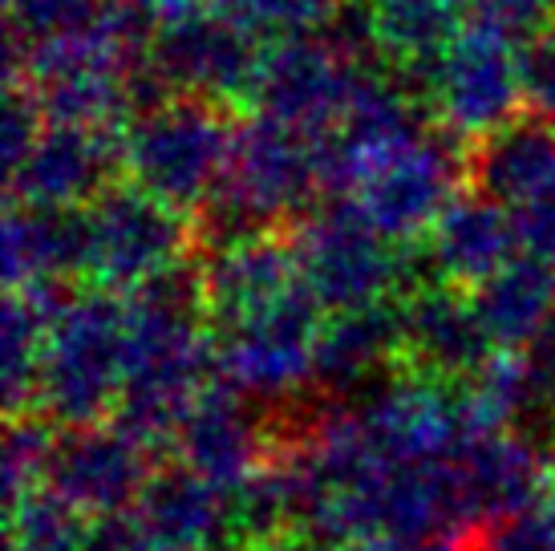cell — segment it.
<instances>
[{"label": "cell", "instance_id": "cell-30", "mask_svg": "<svg viewBox=\"0 0 555 551\" xmlns=\"http://www.w3.org/2000/svg\"><path fill=\"white\" fill-rule=\"evenodd\" d=\"M466 13V25L475 29H491L507 41H527L535 29L547 25L555 13V0H459Z\"/></svg>", "mask_w": 555, "mask_h": 551}, {"label": "cell", "instance_id": "cell-18", "mask_svg": "<svg viewBox=\"0 0 555 551\" xmlns=\"http://www.w3.org/2000/svg\"><path fill=\"white\" fill-rule=\"evenodd\" d=\"M146 551H232V499L191 466H163L130 507Z\"/></svg>", "mask_w": 555, "mask_h": 551}, {"label": "cell", "instance_id": "cell-12", "mask_svg": "<svg viewBox=\"0 0 555 551\" xmlns=\"http://www.w3.org/2000/svg\"><path fill=\"white\" fill-rule=\"evenodd\" d=\"M450 475L459 495L466 539L482 527L535 507L552 478V454L519 430L475 434L450 454Z\"/></svg>", "mask_w": 555, "mask_h": 551}, {"label": "cell", "instance_id": "cell-28", "mask_svg": "<svg viewBox=\"0 0 555 551\" xmlns=\"http://www.w3.org/2000/svg\"><path fill=\"white\" fill-rule=\"evenodd\" d=\"M0 154H4V175H13L29 151L37 146V138L46 134V110L37 102L29 81H9L4 93V118H0Z\"/></svg>", "mask_w": 555, "mask_h": 551}, {"label": "cell", "instance_id": "cell-14", "mask_svg": "<svg viewBox=\"0 0 555 551\" xmlns=\"http://www.w3.org/2000/svg\"><path fill=\"white\" fill-rule=\"evenodd\" d=\"M118 179H126L122 134L81 130V126H46L29 158L9 175V203L90 207Z\"/></svg>", "mask_w": 555, "mask_h": 551}, {"label": "cell", "instance_id": "cell-36", "mask_svg": "<svg viewBox=\"0 0 555 551\" xmlns=\"http://www.w3.org/2000/svg\"><path fill=\"white\" fill-rule=\"evenodd\" d=\"M547 503L555 507V450H552V478H547Z\"/></svg>", "mask_w": 555, "mask_h": 551}, {"label": "cell", "instance_id": "cell-19", "mask_svg": "<svg viewBox=\"0 0 555 551\" xmlns=\"http://www.w3.org/2000/svg\"><path fill=\"white\" fill-rule=\"evenodd\" d=\"M463 187L511 212L555 191V123L519 110L511 123L466 138Z\"/></svg>", "mask_w": 555, "mask_h": 551}, {"label": "cell", "instance_id": "cell-26", "mask_svg": "<svg viewBox=\"0 0 555 551\" xmlns=\"http://www.w3.org/2000/svg\"><path fill=\"white\" fill-rule=\"evenodd\" d=\"M86 527L90 515L57 490L37 487L9 507V551H81Z\"/></svg>", "mask_w": 555, "mask_h": 551}, {"label": "cell", "instance_id": "cell-16", "mask_svg": "<svg viewBox=\"0 0 555 551\" xmlns=\"http://www.w3.org/2000/svg\"><path fill=\"white\" fill-rule=\"evenodd\" d=\"M401 357H405L401 296L328 312L312 349V389L321 398H353L373 382H382Z\"/></svg>", "mask_w": 555, "mask_h": 551}, {"label": "cell", "instance_id": "cell-9", "mask_svg": "<svg viewBox=\"0 0 555 551\" xmlns=\"http://www.w3.org/2000/svg\"><path fill=\"white\" fill-rule=\"evenodd\" d=\"M151 65L175 93L207 98L219 106H240V102H251L256 93L263 46L256 33L240 29L216 9H203L158 33Z\"/></svg>", "mask_w": 555, "mask_h": 551}, {"label": "cell", "instance_id": "cell-2", "mask_svg": "<svg viewBox=\"0 0 555 551\" xmlns=\"http://www.w3.org/2000/svg\"><path fill=\"white\" fill-rule=\"evenodd\" d=\"M235 130L232 106L175 93L122 130L126 179L175 212L195 215L232 163Z\"/></svg>", "mask_w": 555, "mask_h": 551}, {"label": "cell", "instance_id": "cell-34", "mask_svg": "<svg viewBox=\"0 0 555 551\" xmlns=\"http://www.w3.org/2000/svg\"><path fill=\"white\" fill-rule=\"evenodd\" d=\"M276 551H463L459 539H417V543H401V539H353V543H324V539H293Z\"/></svg>", "mask_w": 555, "mask_h": 551}, {"label": "cell", "instance_id": "cell-22", "mask_svg": "<svg viewBox=\"0 0 555 551\" xmlns=\"http://www.w3.org/2000/svg\"><path fill=\"white\" fill-rule=\"evenodd\" d=\"M90 256V219L86 207H33L9 203L4 215V284L21 289L33 280H69L86 276Z\"/></svg>", "mask_w": 555, "mask_h": 551}, {"label": "cell", "instance_id": "cell-10", "mask_svg": "<svg viewBox=\"0 0 555 551\" xmlns=\"http://www.w3.org/2000/svg\"><path fill=\"white\" fill-rule=\"evenodd\" d=\"M434 118L463 138H478L524 110L519 46L491 29L466 25L442 53L430 90Z\"/></svg>", "mask_w": 555, "mask_h": 551}, {"label": "cell", "instance_id": "cell-5", "mask_svg": "<svg viewBox=\"0 0 555 551\" xmlns=\"http://www.w3.org/2000/svg\"><path fill=\"white\" fill-rule=\"evenodd\" d=\"M90 256L86 280L106 292H134L170 264L186 260L195 231L183 212L167 207L130 179H118L86 207Z\"/></svg>", "mask_w": 555, "mask_h": 551}, {"label": "cell", "instance_id": "cell-7", "mask_svg": "<svg viewBox=\"0 0 555 551\" xmlns=\"http://www.w3.org/2000/svg\"><path fill=\"white\" fill-rule=\"evenodd\" d=\"M219 187L244 203L268 231H288L324 200L312 138L268 114L240 123L232 163Z\"/></svg>", "mask_w": 555, "mask_h": 551}, {"label": "cell", "instance_id": "cell-25", "mask_svg": "<svg viewBox=\"0 0 555 551\" xmlns=\"http://www.w3.org/2000/svg\"><path fill=\"white\" fill-rule=\"evenodd\" d=\"M102 9L106 0H9V77L21 74L29 49L98 29Z\"/></svg>", "mask_w": 555, "mask_h": 551}, {"label": "cell", "instance_id": "cell-4", "mask_svg": "<svg viewBox=\"0 0 555 551\" xmlns=\"http://www.w3.org/2000/svg\"><path fill=\"white\" fill-rule=\"evenodd\" d=\"M300 276L324 312L401 296V244L386 240L353 195H324L296 228Z\"/></svg>", "mask_w": 555, "mask_h": 551}, {"label": "cell", "instance_id": "cell-1", "mask_svg": "<svg viewBox=\"0 0 555 551\" xmlns=\"http://www.w3.org/2000/svg\"><path fill=\"white\" fill-rule=\"evenodd\" d=\"M122 385L126 300L106 289L74 292L46 333L33 413L62 430L98 426L114 418Z\"/></svg>", "mask_w": 555, "mask_h": 551}, {"label": "cell", "instance_id": "cell-27", "mask_svg": "<svg viewBox=\"0 0 555 551\" xmlns=\"http://www.w3.org/2000/svg\"><path fill=\"white\" fill-rule=\"evenodd\" d=\"M53 422H46L41 413H16L9 418L4 430V507H13L16 499H25L29 490L46 487L49 475V454H53Z\"/></svg>", "mask_w": 555, "mask_h": 551}, {"label": "cell", "instance_id": "cell-11", "mask_svg": "<svg viewBox=\"0 0 555 551\" xmlns=\"http://www.w3.org/2000/svg\"><path fill=\"white\" fill-rule=\"evenodd\" d=\"M463 154L466 142H454V130L438 123L422 142L370 175V183L361 187V203L377 231L393 244L426 240L463 191Z\"/></svg>", "mask_w": 555, "mask_h": 551}, {"label": "cell", "instance_id": "cell-23", "mask_svg": "<svg viewBox=\"0 0 555 551\" xmlns=\"http://www.w3.org/2000/svg\"><path fill=\"white\" fill-rule=\"evenodd\" d=\"M382 57L401 86L430 106L434 69L466 29L459 0H370ZM434 110V106H430Z\"/></svg>", "mask_w": 555, "mask_h": 551}, {"label": "cell", "instance_id": "cell-35", "mask_svg": "<svg viewBox=\"0 0 555 551\" xmlns=\"http://www.w3.org/2000/svg\"><path fill=\"white\" fill-rule=\"evenodd\" d=\"M340 0H272V33L321 29Z\"/></svg>", "mask_w": 555, "mask_h": 551}, {"label": "cell", "instance_id": "cell-21", "mask_svg": "<svg viewBox=\"0 0 555 551\" xmlns=\"http://www.w3.org/2000/svg\"><path fill=\"white\" fill-rule=\"evenodd\" d=\"M434 252V264L447 284L454 289H478L491 280L503 264L515 260L519 231H515V212L494 200H482L475 191H459L442 219L426 235Z\"/></svg>", "mask_w": 555, "mask_h": 551}, {"label": "cell", "instance_id": "cell-6", "mask_svg": "<svg viewBox=\"0 0 555 551\" xmlns=\"http://www.w3.org/2000/svg\"><path fill=\"white\" fill-rule=\"evenodd\" d=\"M357 418L373 438L377 454L393 466L442 462L470 438L463 382H442L430 373L401 369L373 382L353 398Z\"/></svg>", "mask_w": 555, "mask_h": 551}, {"label": "cell", "instance_id": "cell-15", "mask_svg": "<svg viewBox=\"0 0 555 551\" xmlns=\"http://www.w3.org/2000/svg\"><path fill=\"white\" fill-rule=\"evenodd\" d=\"M175 450L183 466L232 495L272 459V422H263L244 394L216 377L186 410Z\"/></svg>", "mask_w": 555, "mask_h": 551}, {"label": "cell", "instance_id": "cell-29", "mask_svg": "<svg viewBox=\"0 0 555 551\" xmlns=\"http://www.w3.org/2000/svg\"><path fill=\"white\" fill-rule=\"evenodd\" d=\"M470 543H475L470 551H555V507H527L519 515L482 527Z\"/></svg>", "mask_w": 555, "mask_h": 551}, {"label": "cell", "instance_id": "cell-20", "mask_svg": "<svg viewBox=\"0 0 555 551\" xmlns=\"http://www.w3.org/2000/svg\"><path fill=\"white\" fill-rule=\"evenodd\" d=\"M199 268L211 329L244 321L305 280L296 235H288V231H272V235L223 247V252H203Z\"/></svg>", "mask_w": 555, "mask_h": 551}, {"label": "cell", "instance_id": "cell-17", "mask_svg": "<svg viewBox=\"0 0 555 551\" xmlns=\"http://www.w3.org/2000/svg\"><path fill=\"white\" fill-rule=\"evenodd\" d=\"M405 312V369L430 373L442 382H466L494 357L487 324L478 317L470 292L454 284H434L401 296Z\"/></svg>", "mask_w": 555, "mask_h": 551}, {"label": "cell", "instance_id": "cell-24", "mask_svg": "<svg viewBox=\"0 0 555 551\" xmlns=\"http://www.w3.org/2000/svg\"><path fill=\"white\" fill-rule=\"evenodd\" d=\"M470 300L499 349H527L555 317V268L535 256H515L470 289Z\"/></svg>", "mask_w": 555, "mask_h": 551}, {"label": "cell", "instance_id": "cell-8", "mask_svg": "<svg viewBox=\"0 0 555 551\" xmlns=\"http://www.w3.org/2000/svg\"><path fill=\"white\" fill-rule=\"evenodd\" d=\"M361 65L345 62L321 33H276L263 46L260 81L251 102L260 114L305 130L309 138L340 123Z\"/></svg>", "mask_w": 555, "mask_h": 551}, {"label": "cell", "instance_id": "cell-33", "mask_svg": "<svg viewBox=\"0 0 555 551\" xmlns=\"http://www.w3.org/2000/svg\"><path fill=\"white\" fill-rule=\"evenodd\" d=\"M81 551H146V543H142L134 515L122 511V515H93Z\"/></svg>", "mask_w": 555, "mask_h": 551}, {"label": "cell", "instance_id": "cell-32", "mask_svg": "<svg viewBox=\"0 0 555 551\" xmlns=\"http://www.w3.org/2000/svg\"><path fill=\"white\" fill-rule=\"evenodd\" d=\"M515 231H519V252L535 256L547 268H555V191L531 200L515 212Z\"/></svg>", "mask_w": 555, "mask_h": 551}, {"label": "cell", "instance_id": "cell-31", "mask_svg": "<svg viewBox=\"0 0 555 551\" xmlns=\"http://www.w3.org/2000/svg\"><path fill=\"white\" fill-rule=\"evenodd\" d=\"M519 77H524V110L555 123V25H543L527 41H519Z\"/></svg>", "mask_w": 555, "mask_h": 551}, {"label": "cell", "instance_id": "cell-37", "mask_svg": "<svg viewBox=\"0 0 555 551\" xmlns=\"http://www.w3.org/2000/svg\"><path fill=\"white\" fill-rule=\"evenodd\" d=\"M232 551H251V548H232Z\"/></svg>", "mask_w": 555, "mask_h": 551}, {"label": "cell", "instance_id": "cell-13", "mask_svg": "<svg viewBox=\"0 0 555 551\" xmlns=\"http://www.w3.org/2000/svg\"><path fill=\"white\" fill-rule=\"evenodd\" d=\"M139 438H130L114 422L62 430L49 454L46 487L78 507L81 515H122L139 503L142 487L155 466Z\"/></svg>", "mask_w": 555, "mask_h": 551}, {"label": "cell", "instance_id": "cell-3", "mask_svg": "<svg viewBox=\"0 0 555 551\" xmlns=\"http://www.w3.org/2000/svg\"><path fill=\"white\" fill-rule=\"evenodd\" d=\"M321 324V300L300 280L293 292H284L260 312L211 329L216 377L247 401L272 406V413L288 410L305 394V385H312V349Z\"/></svg>", "mask_w": 555, "mask_h": 551}]
</instances>
